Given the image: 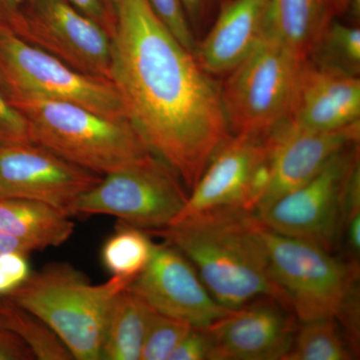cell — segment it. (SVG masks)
<instances>
[{"mask_svg":"<svg viewBox=\"0 0 360 360\" xmlns=\"http://www.w3.org/2000/svg\"><path fill=\"white\" fill-rule=\"evenodd\" d=\"M115 6L110 80L127 118L191 191L231 135L219 84L148 0H115Z\"/></svg>","mask_w":360,"mask_h":360,"instance_id":"cell-1","label":"cell"},{"mask_svg":"<svg viewBox=\"0 0 360 360\" xmlns=\"http://www.w3.org/2000/svg\"><path fill=\"white\" fill-rule=\"evenodd\" d=\"M146 232L162 238L186 255L210 295L224 307L238 309L264 296L290 307L272 278L260 222L255 214L201 213Z\"/></svg>","mask_w":360,"mask_h":360,"instance_id":"cell-2","label":"cell"},{"mask_svg":"<svg viewBox=\"0 0 360 360\" xmlns=\"http://www.w3.org/2000/svg\"><path fill=\"white\" fill-rule=\"evenodd\" d=\"M25 116L32 143L103 176L155 153L129 120H113L70 103L8 101Z\"/></svg>","mask_w":360,"mask_h":360,"instance_id":"cell-3","label":"cell"},{"mask_svg":"<svg viewBox=\"0 0 360 360\" xmlns=\"http://www.w3.org/2000/svg\"><path fill=\"white\" fill-rule=\"evenodd\" d=\"M134 279L111 277L91 284L66 264H54L28 277L9 300L37 315L77 360L101 359L104 328L116 295Z\"/></svg>","mask_w":360,"mask_h":360,"instance_id":"cell-4","label":"cell"},{"mask_svg":"<svg viewBox=\"0 0 360 360\" xmlns=\"http://www.w3.org/2000/svg\"><path fill=\"white\" fill-rule=\"evenodd\" d=\"M305 61L267 35L225 75L219 94L231 134L267 135L288 120Z\"/></svg>","mask_w":360,"mask_h":360,"instance_id":"cell-5","label":"cell"},{"mask_svg":"<svg viewBox=\"0 0 360 360\" xmlns=\"http://www.w3.org/2000/svg\"><path fill=\"white\" fill-rule=\"evenodd\" d=\"M260 231L272 278L286 295L298 321L335 319L359 284V265L345 262L311 241L278 233L262 222Z\"/></svg>","mask_w":360,"mask_h":360,"instance_id":"cell-6","label":"cell"},{"mask_svg":"<svg viewBox=\"0 0 360 360\" xmlns=\"http://www.w3.org/2000/svg\"><path fill=\"white\" fill-rule=\"evenodd\" d=\"M0 89L7 101L32 97L63 101L113 120H129L110 80L78 72L4 27H0Z\"/></svg>","mask_w":360,"mask_h":360,"instance_id":"cell-7","label":"cell"},{"mask_svg":"<svg viewBox=\"0 0 360 360\" xmlns=\"http://www.w3.org/2000/svg\"><path fill=\"white\" fill-rule=\"evenodd\" d=\"M187 198L179 174L153 155L105 175L77 198L70 215H112L142 231H156L174 221Z\"/></svg>","mask_w":360,"mask_h":360,"instance_id":"cell-8","label":"cell"},{"mask_svg":"<svg viewBox=\"0 0 360 360\" xmlns=\"http://www.w3.org/2000/svg\"><path fill=\"white\" fill-rule=\"evenodd\" d=\"M360 169L359 142L336 153L304 186L255 215L272 231L311 241L333 252L350 181Z\"/></svg>","mask_w":360,"mask_h":360,"instance_id":"cell-9","label":"cell"},{"mask_svg":"<svg viewBox=\"0 0 360 360\" xmlns=\"http://www.w3.org/2000/svg\"><path fill=\"white\" fill-rule=\"evenodd\" d=\"M269 134L229 135L213 153L172 222L201 213L255 215L269 184Z\"/></svg>","mask_w":360,"mask_h":360,"instance_id":"cell-10","label":"cell"},{"mask_svg":"<svg viewBox=\"0 0 360 360\" xmlns=\"http://www.w3.org/2000/svg\"><path fill=\"white\" fill-rule=\"evenodd\" d=\"M6 30L78 72L110 80V35L68 0H30Z\"/></svg>","mask_w":360,"mask_h":360,"instance_id":"cell-11","label":"cell"},{"mask_svg":"<svg viewBox=\"0 0 360 360\" xmlns=\"http://www.w3.org/2000/svg\"><path fill=\"white\" fill-rule=\"evenodd\" d=\"M101 179L37 144L0 146V200L39 201L70 217L73 203Z\"/></svg>","mask_w":360,"mask_h":360,"instance_id":"cell-12","label":"cell"},{"mask_svg":"<svg viewBox=\"0 0 360 360\" xmlns=\"http://www.w3.org/2000/svg\"><path fill=\"white\" fill-rule=\"evenodd\" d=\"M293 310L276 298L258 297L206 326L210 360H284L297 333Z\"/></svg>","mask_w":360,"mask_h":360,"instance_id":"cell-13","label":"cell"},{"mask_svg":"<svg viewBox=\"0 0 360 360\" xmlns=\"http://www.w3.org/2000/svg\"><path fill=\"white\" fill-rule=\"evenodd\" d=\"M129 290L160 314L193 328H206L232 310L213 298L193 264L167 243L155 245L148 266Z\"/></svg>","mask_w":360,"mask_h":360,"instance_id":"cell-14","label":"cell"},{"mask_svg":"<svg viewBox=\"0 0 360 360\" xmlns=\"http://www.w3.org/2000/svg\"><path fill=\"white\" fill-rule=\"evenodd\" d=\"M360 141V122L315 130L284 120L269 134V179L255 215L314 179L331 158Z\"/></svg>","mask_w":360,"mask_h":360,"instance_id":"cell-15","label":"cell"},{"mask_svg":"<svg viewBox=\"0 0 360 360\" xmlns=\"http://www.w3.org/2000/svg\"><path fill=\"white\" fill-rule=\"evenodd\" d=\"M288 120L315 130L340 129L360 122L359 77L307 59Z\"/></svg>","mask_w":360,"mask_h":360,"instance_id":"cell-16","label":"cell"},{"mask_svg":"<svg viewBox=\"0 0 360 360\" xmlns=\"http://www.w3.org/2000/svg\"><path fill=\"white\" fill-rule=\"evenodd\" d=\"M267 37V0H226L196 44L194 56L212 77L229 75Z\"/></svg>","mask_w":360,"mask_h":360,"instance_id":"cell-17","label":"cell"},{"mask_svg":"<svg viewBox=\"0 0 360 360\" xmlns=\"http://www.w3.org/2000/svg\"><path fill=\"white\" fill-rule=\"evenodd\" d=\"M342 18L359 25L360 0H267V35L304 59Z\"/></svg>","mask_w":360,"mask_h":360,"instance_id":"cell-18","label":"cell"},{"mask_svg":"<svg viewBox=\"0 0 360 360\" xmlns=\"http://www.w3.org/2000/svg\"><path fill=\"white\" fill-rule=\"evenodd\" d=\"M0 231L40 250L65 243L75 231V224L70 215L46 203L0 200Z\"/></svg>","mask_w":360,"mask_h":360,"instance_id":"cell-19","label":"cell"},{"mask_svg":"<svg viewBox=\"0 0 360 360\" xmlns=\"http://www.w3.org/2000/svg\"><path fill=\"white\" fill-rule=\"evenodd\" d=\"M153 310L129 288L120 291L113 300L106 319L101 359H141Z\"/></svg>","mask_w":360,"mask_h":360,"instance_id":"cell-20","label":"cell"},{"mask_svg":"<svg viewBox=\"0 0 360 360\" xmlns=\"http://www.w3.org/2000/svg\"><path fill=\"white\" fill-rule=\"evenodd\" d=\"M0 326L22 340L35 359H75L65 343L46 323L9 298L7 302H0Z\"/></svg>","mask_w":360,"mask_h":360,"instance_id":"cell-21","label":"cell"},{"mask_svg":"<svg viewBox=\"0 0 360 360\" xmlns=\"http://www.w3.org/2000/svg\"><path fill=\"white\" fill-rule=\"evenodd\" d=\"M155 243L148 233L125 224L106 240L101 252L104 266L113 276L134 279L148 266Z\"/></svg>","mask_w":360,"mask_h":360,"instance_id":"cell-22","label":"cell"},{"mask_svg":"<svg viewBox=\"0 0 360 360\" xmlns=\"http://www.w3.org/2000/svg\"><path fill=\"white\" fill-rule=\"evenodd\" d=\"M355 359L335 319L302 322L284 360H350Z\"/></svg>","mask_w":360,"mask_h":360,"instance_id":"cell-23","label":"cell"},{"mask_svg":"<svg viewBox=\"0 0 360 360\" xmlns=\"http://www.w3.org/2000/svg\"><path fill=\"white\" fill-rule=\"evenodd\" d=\"M307 59L317 65L359 77V25L342 20L333 21Z\"/></svg>","mask_w":360,"mask_h":360,"instance_id":"cell-24","label":"cell"},{"mask_svg":"<svg viewBox=\"0 0 360 360\" xmlns=\"http://www.w3.org/2000/svg\"><path fill=\"white\" fill-rule=\"evenodd\" d=\"M191 324L153 310L142 347V360H168L170 354L189 333Z\"/></svg>","mask_w":360,"mask_h":360,"instance_id":"cell-25","label":"cell"},{"mask_svg":"<svg viewBox=\"0 0 360 360\" xmlns=\"http://www.w3.org/2000/svg\"><path fill=\"white\" fill-rule=\"evenodd\" d=\"M148 2L180 44L194 54L198 40L187 20L181 0H148Z\"/></svg>","mask_w":360,"mask_h":360,"instance_id":"cell-26","label":"cell"},{"mask_svg":"<svg viewBox=\"0 0 360 360\" xmlns=\"http://www.w3.org/2000/svg\"><path fill=\"white\" fill-rule=\"evenodd\" d=\"M25 143H32L28 123L0 89V146Z\"/></svg>","mask_w":360,"mask_h":360,"instance_id":"cell-27","label":"cell"},{"mask_svg":"<svg viewBox=\"0 0 360 360\" xmlns=\"http://www.w3.org/2000/svg\"><path fill=\"white\" fill-rule=\"evenodd\" d=\"M27 255L11 252L0 257V295H8L30 276Z\"/></svg>","mask_w":360,"mask_h":360,"instance_id":"cell-28","label":"cell"},{"mask_svg":"<svg viewBox=\"0 0 360 360\" xmlns=\"http://www.w3.org/2000/svg\"><path fill=\"white\" fill-rule=\"evenodd\" d=\"M187 20L196 40H200L217 18L225 0H181Z\"/></svg>","mask_w":360,"mask_h":360,"instance_id":"cell-29","label":"cell"},{"mask_svg":"<svg viewBox=\"0 0 360 360\" xmlns=\"http://www.w3.org/2000/svg\"><path fill=\"white\" fill-rule=\"evenodd\" d=\"M212 341L205 328H193L170 354L168 360H210Z\"/></svg>","mask_w":360,"mask_h":360,"instance_id":"cell-30","label":"cell"},{"mask_svg":"<svg viewBox=\"0 0 360 360\" xmlns=\"http://www.w3.org/2000/svg\"><path fill=\"white\" fill-rule=\"evenodd\" d=\"M111 37L115 26V0H68Z\"/></svg>","mask_w":360,"mask_h":360,"instance_id":"cell-31","label":"cell"},{"mask_svg":"<svg viewBox=\"0 0 360 360\" xmlns=\"http://www.w3.org/2000/svg\"><path fill=\"white\" fill-rule=\"evenodd\" d=\"M34 355L14 333L0 326V360H32Z\"/></svg>","mask_w":360,"mask_h":360,"instance_id":"cell-32","label":"cell"},{"mask_svg":"<svg viewBox=\"0 0 360 360\" xmlns=\"http://www.w3.org/2000/svg\"><path fill=\"white\" fill-rule=\"evenodd\" d=\"M35 250H37L32 243L0 231V257L11 252L22 253V255H28Z\"/></svg>","mask_w":360,"mask_h":360,"instance_id":"cell-33","label":"cell"},{"mask_svg":"<svg viewBox=\"0 0 360 360\" xmlns=\"http://www.w3.org/2000/svg\"><path fill=\"white\" fill-rule=\"evenodd\" d=\"M30 0H0V27L11 25Z\"/></svg>","mask_w":360,"mask_h":360,"instance_id":"cell-34","label":"cell"},{"mask_svg":"<svg viewBox=\"0 0 360 360\" xmlns=\"http://www.w3.org/2000/svg\"><path fill=\"white\" fill-rule=\"evenodd\" d=\"M225 1H226V0H225Z\"/></svg>","mask_w":360,"mask_h":360,"instance_id":"cell-35","label":"cell"}]
</instances>
